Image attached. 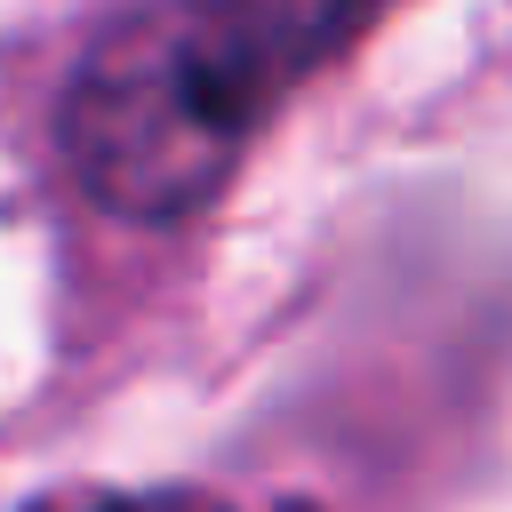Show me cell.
Here are the masks:
<instances>
[{
	"mask_svg": "<svg viewBox=\"0 0 512 512\" xmlns=\"http://www.w3.org/2000/svg\"><path fill=\"white\" fill-rule=\"evenodd\" d=\"M24 512H224V504L192 496V488H64V496H40Z\"/></svg>",
	"mask_w": 512,
	"mask_h": 512,
	"instance_id": "7a4b0ae2",
	"label": "cell"
},
{
	"mask_svg": "<svg viewBox=\"0 0 512 512\" xmlns=\"http://www.w3.org/2000/svg\"><path fill=\"white\" fill-rule=\"evenodd\" d=\"M392 0H160L120 16L64 96L72 176L136 224H176L224 192L264 120L336 64Z\"/></svg>",
	"mask_w": 512,
	"mask_h": 512,
	"instance_id": "6da1fadb",
	"label": "cell"
}]
</instances>
